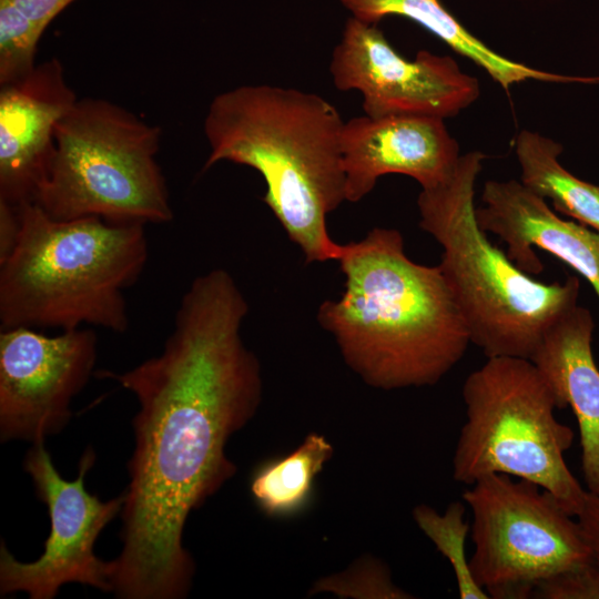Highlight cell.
<instances>
[{
  "instance_id": "cell-4",
  "label": "cell",
  "mask_w": 599,
  "mask_h": 599,
  "mask_svg": "<svg viewBox=\"0 0 599 599\" xmlns=\"http://www.w3.org/2000/svg\"><path fill=\"white\" fill-rule=\"evenodd\" d=\"M19 206L20 233L0 264L1 328H129L124 291L149 257L144 224L97 216L60 221L35 202Z\"/></svg>"
},
{
  "instance_id": "cell-8",
  "label": "cell",
  "mask_w": 599,
  "mask_h": 599,
  "mask_svg": "<svg viewBox=\"0 0 599 599\" xmlns=\"http://www.w3.org/2000/svg\"><path fill=\"white\" fill-rule=\"evenodd\" d=\"M469 486V566L489 598H532L539 582L591 557L577 519L537 484L493 474Z\"/></svg>"
},
{
  "instance_id": "cell-2",
  "label": "cell",
  "mask_w": 599,
  "mask_h": 599,
  "mask_svg": "<svg viewBox=\"0 0 599 599\" xmlns=\"http://www.w3.org/2000/svg\"><path fill=\"white\" fill-rule=\"evenodd\" d=\"M344 292L322 303L319 325L345 363L384 389L438 383L471 343L438 267L412 261L398 230L375 227L343 244Z\"/></svg>"
},
{
  "instance_id": "cell-12",
  "label": "cell",
  "mask_w": 599,
  "mask_h": 599,
  "mask_svg": "<svg viewBox=\"0 0 599 599\" xmlns=\"http://www.w3.org/2000/svg\"><path fill=\"white\" fill-rule=\"evenodd\" d=\"M77 101L57 58L0 85V201H34L53 158L57 124Z\"/></svg>"
},
{
  "instance_id": "cell-14",
  "label": "cell",
  "mask_w": 599,
  "mask_h": 599,
  "mask_svg": "<svg viewBox=\"0 0 599 599\" xmlns=\"http://www.w3.org/2000/svg\"><path fill=\"white\" fill-rule=\"evenodd\" d=\"M475 214L479 227L507 244V256L525 273H541L538 247L583 276L599 297V232L559 217L520 181L489 180Z\"/></svg>"
},
{
  "instance_id": "cell-9",
  "label": "cell",
  "mask_w": 599,
  "mask_h": 599,
  "mask_svg": "<svg viewBox=\"0 0 599 599\" xmlns=\"http://www.w3.org/2000/svg\"><path fill=\"white\" fill-rule=\"evenodd\" d=\"M94 461L95 454L89 447L77 478L67 480L55 469L44 441L32 444L23 469L48 508L50 532L42 555L31 562L19 561L1 542L2 596L23 591L31 599H52L62 586L72 582L111 592L110 561L94 554V545L105 526L121 514L124 493L103 501L87 490L85 477Z\"/></svg>"
},
{
  "instance_id": "cell-23",
  "label": "cell",
  "mask_w": 599,
  "mask_h": 599,
  "mask_svg": "<svg viewBox=\"0 0 599 599\" xmlns=\"http://www.w3.org/2000/svg\"><path fill=\"white\" fill-rule=\"evenodd\" d=\"M576 519L591 556L599 561V494L587 490Z\"/></svg>"
},
{
  "instance_id": "cell-7",
  "label": "cell",
  "mask_w": 599,
  "mask_h": 599,
  "mask_svg": "<svg viewBox=\"0 0 599 599\" xmlns=\"http://www.w3.org/2000/svg\"><path fill=\"white\" fill-rule=\"evenodd\" d=\"M461 393L466 422L453 457L454 480L471 485L493 474L526 479L576 517L587 489L565 459L573 430L556 418L555 397L535 364L487 357L467 376Z\"/></svg>"
},
{
  "instance_id": "cell-20",
  "label": "cell",
  "mask_w": 599,
  "mask_h": 599,
  "mask_svg": "<svg viewBox=\"0 0 599 599\" xmlns=\"http://www.w3.org/2000/svg\"><path fill=\"white\" fill-rule=\"evenodd\" d=\"M466 504L453 501L444 514L428 505H417L413 518L418 528L449 561L461 599H489L488 593L473 577L465 544L470 526L465 520Z\"/></svg>"
},
{
  "instance_id": "cell-21",
  "label": "cell",
  "mask_w": 599,
  "mask_h": 599,
  "mask_svg": "<svg viewBox=\"0 0 599 599\" xmlns=\"http://www.w3.org/2000/svg\"><path fill=\"white\" fill-rule=\"evenodd\" d=\"M319 591H333L341 597L413 598L393 583L388 568L374 558L359 561L339 576L321 579L312 592Z\"/></svg>"
},
{
  "instance_id": "cell-19",
  "label": "cell",
  "mask_w": 599,
  "mask_h": 599,
  "mask_svg": "<svg viewBox=\"0 0 599 599\" xmlns=\"http://www.w3.org/2000/svg\"><path fill=\"white\" fill-rule=\"evenodd\" d=\"M73 1L0 0V85L33 70L41 35Z\"/></svg>"
},
{
  "instance_id": "cell-5",
  "label": "cell",
  "mask_w": 599,
  "mask_h": 599,
  "mask_svg": "<svg viewBox=\"0 0 599 599\" xmlns=\"http://www.w3.org/2000/svg\"><path fill=\"white\" fill-rule=\"evenodd\" d=\"M485 154L460 155L443 183L422 189L419 226L441 246L438 267L463 315L470 342L487 357L532 356L548 328L577 305L580 283H544L495 246L476 220L475 183Z\"/></svg>"
},
{
  "instance_id": "cell-22",
  "label": "cell",
  "mask_w": 599,
  "mask_h": 599,
  "mask_svg": "<svg viewBox=\"0 0 599 599\" xmlns=\"http://www.w3.org/2000/svg\"><path fill=\"white\" fill-rule=\"evenodd\" d=\"M532 598L599 599V561L592 556L537 585Z\"/></svg>"
},
{
  "instance_id": "cell-11",
  "label": "cell",
  "mask_w": 599,
  "mask_h": 599,
  "mask_svg": "<svg viewBox=\"0 0 599 599\" xmlns=\"http://www.w3.org/2000/svg\"><path fill=\"white\" fill-rule=\"evenodd\" d=\"M91 328L54 336L19 326L0 332L1 441H45L69 423L71 402L87 385L97 361Z\"/></svg>"
},
{
  "instance_id": "cell-24",
  "label": "cell",
  "mask_w": 599,
  "mask_h": 599,
  "mask_svg": "<svg viewBox=\"0 0 599 599\" xmlns=\"http://www.w3.org/2000/svg\"><path fill=\"white\" fill-rule=\"evenodd\" d=\"M19 233V206L0 201V264L12 253L18 242Z\"/></svg>"
},
{
  "instance_id": "cell-1",
  "label": "cell",
  "mask_w": 599,
  "mask_h": 599,
  "mask_svg": "<svg viewBox=\"0 0 599 599\" xmlns=\"http://www.w3.org/2000/svg\"><path fill=\"white\" fill-rule=\"evenodd\" d=\"M247 312L232 275L212 270L183 294L159 355L123 373L98 372L139 403L122 549L110 561L116 598L189 595L195 566L183 546L186 519L236 473L226 445L262 400L261 366L241 337Z\"/></svg>"
},
{
  "instance_id": "cell-15",
  "label": "cell",
  "mask_w": 599,
  "mask_h": 599,
  "mask_svg": "<svg viewBox=\"0 0 599 599\" xmlns=\"http://www.w3.org/2000/svg\"><path fill=\"white\" fill-rule=\"evenodd\" d=\"M593 329L590 311L577 304L548 328L530 361L548 384L557 408L570 407L575 414L586 489L599 494V368L591 347Z\"/></svg>"
},
{
  "instance_id": "cell-10",
  "label": "cell",
  "mask_w": 599,
  "mask_h": 599,
  "mask_svg": "<svg viewBox=\"0 0 599 599\" xmlns=\"http://www.w3.org/2000/svg\"><path fill=\"white\" fill-rule=\"evenodd\" d=\"M334 85L363 95L365 115L446 119L480 95L479 82L449 55H400L377 24L347 19L329 63Z\"/></svg>"
},
{
  "instance_id": "cell-18",
  "label": "cell",
  "mask_w": 599,
  "mask_h": 599,
  "mask_svg": "<svg viewBox=\"0 0 599 599\" xmlns=\"http://www.w3.org/2000/svg\"><path fill=\"white\" fill-rule=\"evenodd\" d=\"M333 454L334 447L324 435L311 433L288 455L258 465L251 477L250 490L261 511L268 517L285 518L305 509L314 481Z\"/></svg>"
},
{
  "instance_id": "cell-16",
  "label": "cell",
  "mask_w": 599,
  "mask_h": 599,
  "mask_svg": "<svg viewBox=\"0 0 599 599\" xmlns=\"http://www.w3.org/2000/svg\"><path fill=\"white\" fill-rule=\"evenodd\" d=\"M352 17L377 24L389 16L407 18L436 35L457 53L483 68L501 88L526 80L555 83L596 84L598 77H575L547 72L510 60L467 30L439 0H337Z\"/></svg>"
},
{
  "instance_id": "cell-13",
  "label": "cell",
  "mask_w": 599,
  "mask_h": 599,
  "mask_svg": "<svg viewBox=\"0 0 599 599\" xmlns=\"http://www.w3.org/2000/svg\"><path fill=\"white\" fill-rule=\"evenodd\" d=\"M342 153L346 201L358 202L386 174H403L422 189L445 182L460 158L444 120L427 116H355L344 122Z\"/></svg>"
},
{
  "instance_id": "cell-17",
  "label": "cell",
  "mask_w": 599,
  "mask_h": 599,
  "mask_svg": "<svg viewBox=\"0 0 599 599\" xmlns=\"http://www.w3.org/2000/svg\"><path fill=\"white\" fill-rule=\"evenodd\" d=\"M520 182L556 211L599 232V185L578 179L559 162L562 145L522 130L516 139Z\"/></svg>"
},
{
  "instance_id": "cell-6",
  "label": "cell",
  "mask_w": 599,
  "mask_h": 599,
  "mask_svg": "<svg viewBox=\"0 0 599 599\" xmlns=\"http://www.w3.org/2000/svg\"><path fill=\"white\" fill-rule=\"evenodd\" d=\"M160 136L159 126L113 102L78 99L57 124L53 158L33 202L60 221H172L166 181L156 161Z\"/></svg>"
},
{
  "instance_id": "cell-3",
  "label": "cell",
  "mask_w": 599,
  "mask_h": 599,
  "mask_svg": "<svg viewBox=\"0 0 599 599\" xmlns=\"http://www.w3.org/2000/svg\"><path fill=\"white\" fill-rule=\"evenodd\" d=\"M344 122L322 97L292 88L245 84L211 102L204 170L221 161L250 166L266 183L263 202L306 263L338 261L343 245L327 215L346 201Z\"/></svg>"
}]
</instances>
